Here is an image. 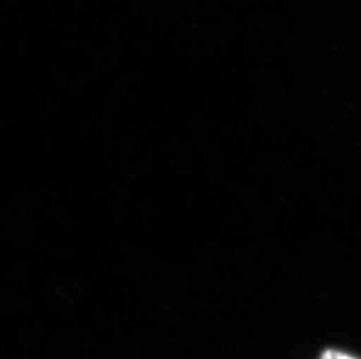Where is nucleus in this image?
Instances as JSON below:
<instances>
[{
    "mask_svg": "<svg viewBox=\"0 0 361 359\" xmlns=\"http://www.w3.org/2000/svg\"><path fill=\"white\" fill-rule=\"evenodd\" d=\"M321 359H358L355 357L350 356L348 353H341L337 350H326L322 355Z\"/></svg>",
    "mask_w": 361,
    "mask_h": 359,
    "instance_id": "1",
    "label": "nucleus"
}]
</instances>
